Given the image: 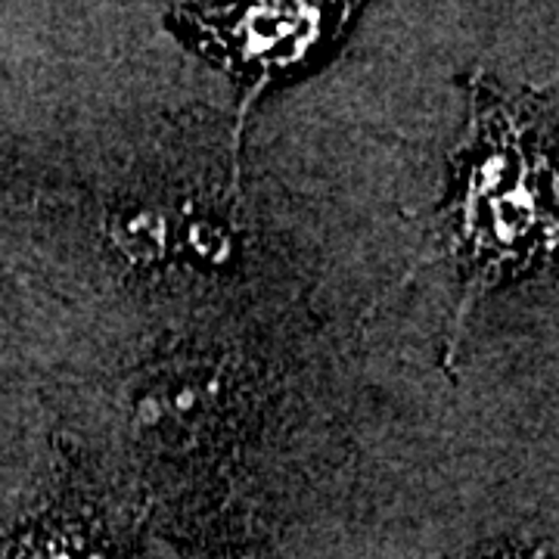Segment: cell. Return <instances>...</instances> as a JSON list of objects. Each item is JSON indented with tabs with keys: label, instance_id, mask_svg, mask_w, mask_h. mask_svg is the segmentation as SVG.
<instances>
[{
	"label": "cell",
	"instance_id": "cell-2",
	"mask_svg": "<svg viewBox=\"0 0 559 559\" xmlns=\"http://www.w3.org/2000/svg\"><path fill=\"white\" fill-rule=\"evenodd\" d=\"M355 16L348 3H305V0H264L227 7H175L168 25L200 57L218 62L240 84L237 143L249 109L261 94L301 75L342 38Z\"/></svg>",
	"mask_w": 559,
	"mask_h": 559
},
{
	"label": "cell",
	"instance_id": "cell-5",
	"mask_svg": "<svg viewBox=\"0 0 559 559\" xmlns=\"http://www.w3.org/2000/svg\"><path fill=\"white\" fill-rule=\"evenodd\" d=\"M481 559H554L550 547H503Z\"/></svg>",
	"mask_w": 559,
	"mask_h": 559
},
{
	"label": "cell",
	"instance_id": "cell-4",
	"mask_svg": "<svg viewBox=\"0 0 559 559\" xmlns=\"http://www.w3.org/2000/svg\"><path fill=\"white\" fill-rule=\"evenodd\" d=\"M106 237L138 267H156L175 255V218L150 202H121L106 218Z\"/></svg>",
	"mask_w": 559,
	"mask_h": 559
},
{
	"label": "cell",
	"instance_id": "cell-3",
	"mask_svg": "<svg viewBox=\"0 0 559 559\" xmlns=\"http://www.w3.org/2000/svg\"><path fill=\"white\" fill-rule=\"evenodd\" d=\"M121 540L97 507L62 498L0 535V559H121Z\"/></svg>",
	"mask_w": 559,
	"mask_h": 559
},
{
	"label": "cell",
	"instance_id": "cell-1",
	"mask_svg": "<svg viewBox=\"0 0 559 559\" xmlns=\"http://www.w3.org/2000/svg\"><path fill=\"white\" fill-rule=\"evenodd\" d=\"M441 227L463 286L444 352L454 358L469 311L557 246V171L538 97H507L481 75L469 79V124L451 162Z\"/></svg>",
	"mask_w": 559,
	"mask_h": 559
}]
</instances>
